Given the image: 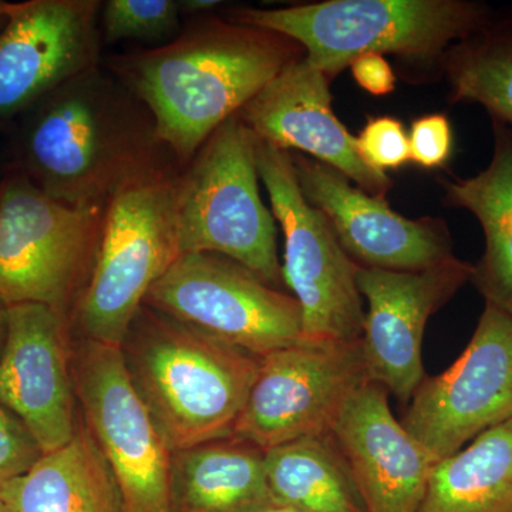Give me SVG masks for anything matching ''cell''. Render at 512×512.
I'll return each mask as SVG.
<instances>
[{
    "label": "cell",
    "mask_w": 512,
    "mask_h": 512,
    "mask_svg": "<svg viewBox=\"0 0 512 512\" xmlns=\"http://www.w3.org/2000/svg\"><path fill=\"white\" fill-rule=\"evenodd\" d=\"M170 505L171 512H256L278 505L264 451L235 437L174 451Z\"/></svg>",
    "instance_id": "obj_19"
},
{
    "label": "cell",
    "mask_w": 512,
    "mask_h": 512,
    "mask_svg": "<svg viewBox=\"0 0 512 512\" xmlns=\"http://www.w3.org/2000/svg\"><path fill=\"white\" fill-rule=\"evenodd\" d=\"M292 160L303 197L328 218L357 265L412 272L454 256L446 222L404 218L383 195L363 191L335 168L305 156Z\"/></svg>",
    "instance_id": "obj_16"
},
{
    "label": "cell",
    "mask_w": 512,
    "mask_h": 512,
    "mask_svg": "<svg viewBox=\"0 0 512 512\" xmlns=\"http://www.w3.org/2000/svg\"><path fill=\"white\" fill-rule=\"evenodd\" d=\"M453 128L444 114H429L414 120L410 128V161L433 170L443 167L453 151Z\"/></svg>",
    "instance_id": "obj_28"
},
{
    "label": "cell",
    "mask_w": 512,
    "mask_h": 512,
    "mask_svg": "<svg viewBox=\"0 0 512 512\" xmlns=\"http://www.w3.org/2000/svg\"><path fill=\"white\" fill-rule=\"evenodd\" d=\"M207 16H198L167 45L111 62L117 79L150 113L160 143L184 164L276 74L305 55L286 36Z\"/></svg>",
    "instance_id": "obj_1"
},
{
    "label": "cell",
    "mask_w": 512,
    "mask_h": 512,
    "mask_svg": "<svg viewBox=\"0 0 512 512\" xmlns=\"http://www.w3.org/2000/svg\"><path fill=\"white\" fill-rule=\"evenodd\" d=\"M491 15L488 6L470 0H328L231 9L227 19L288 37L330 79L365 53L441 62Z\"/></svg>",
    "instance_id": "obj_4"
},
{
    "label": "cell",
    "mask_w": 512,
    "mask_h": 512,
    "mask_svg": "<svg viewBox=\"0 0 512 512\" xmlns=\"http://www.w3.org/2000/svg\"><path fill=\"white\" fill-rule=\"evenodd\" d=\"M357 153L370 168L386 174L410 161L409 134L402 121L390 116L373 117L356 137Z\"/></svg>",
    "instance_id": "obj_26"
},
{
    "label": "cell",
    "mask_w": 512,
    "mask_h": 512,
    "mask_svg": "<svg viewBox=\"0 0 512 512\" xmlns=\"http://www.w3.org/2000/svg\"><path fill=\"white\" fill-rule=\"evenodd\" d=\"M275 503L298 512H365L332 436L306 437L265 451Z\"/></svg>",
    "instance_id": "obj_23"
},
{
    "label": "cell",
    "mask_w": 512,
    "mask_h": 512,
    "mask_svg": "<svg viewBox=\"0 0 512 512\" xmlns=\"http://www.w3.org/2000/svg\"><path fill=\"white\" fill-rule=\"evenodd\" d=\"M493 158L467 180L446 183V202L470 211L485 235L473 282L485 303L512 313V128L493 120Z\"/></svg>",
    "instance_id": "obj_21"
},
{
    "label": "cell",
    "mask_w": 512,
    "mask_h": 512,
    "mask_svg": "<svg viewBox=\"0 0 512 512\" xmlns=\"http://www.w3.org/2000/svg\"><path fill=\"white\" fill-rule=\"evenodd\" d=\"M6 174H8V171H0V181H2V178L5 177Z\"/></svg>",
    "instance_id": "obj_35"
},
{
    "label": "cell",
    "mask_w": 512,
    "mask_h": 512,
    "mask_svg": "<svg viewBox=\"0 0 512 512\" xmlns=\"http://www.w3.org/2000/svg\"><path fill=\"white\" fill-rule=\"evenodd\" d=\"M259 180L285 237L282 278L299 303L302 343H342L362 339L363 298L359 265L350 258L328 218L303 197L288 151L256 143Z\"/></svg>",
    "instance_id": "obj_8"
},
{
    "label": "cell",
    "mask_w": 512,
    "mask_h": 512,
    "mask_svg": "<svg viewBox=\"0 0 512 512\" xmlns=\"http://www.w3.org/2000/svg\"><path fill=\"white\" fill-rule=\"evenodd\" d=\"M258 138L232 116L175 177L181 254L227 256L282 291L276 220L259 194Z\"/></svg>",
    "instance_id": "obj_5"
},
{
    "label": "cell",
    "mask_w": 512,
    "mask_h": 512,
    "mask_svg": "<svg viewBox=\"0 0 512 512\" xmlns=\"http://www.w3.org/2000/svg\"><path fill=\"white\" fill-rule=\"evenodd\" d=\"M83 423L116 480L124 512H171V451L134 389L123 350L84 339L72 359Z\"/></svg>",
    "instance_id": "obj_11"
},
{
    "label": "cell",
    "mask_w": 512,
    "mask_h": 512,
    "mask_svg": "<svg viewBox=\"0 0 512 512\" xmlns=\"http://www.w3.org/2000/svg\"><path fill=\"white\" fill-rule=\"evenodd\" d=\"M367 382L362 339L275 350L261 357L231 437L265 453L306 437L332 436L346 404Z\"/></svg>",
    "instance_id": "obj_10"
},
{
    "label": "cell",
    "mask_w": 512,
    "mask_h": 512,
    "mask_svg": "<svg viewBox=\"0 0 512 512\" xmlns=\"http://www.w3.org/2000/svg\"><path fill=\"white\" fill-rule=\"evenodd\" d=\"M329 80L303 55L276 74L238 116L262 143L309 154L363 191L386 197L392 181L360 158L356 137L333 111Z\"/></svg>",
    "instance_id": "obj_17"
},
{
    "label": "cell",
    "mask_w": 512,
    "mask_h": 512,
    "mask_svg": "<svg viewBox=\"0 0 512 512\" xmlns=\"http://www.w3.org/2000/svg\"><path fill=\"white\" fill-rule=\"evenodd\" d=\"M107 43L121 40L173 42L180 35L181 6L174 0H109L101 6Z\"/></svg>",
    "instance_id": "obj_25"
},
{
    "label": "cell",
    "mask_w": 512,
    "mask_h": 512,
    "mask_svg": "<svg viewBox=\"0 0 512 512\" xmlns=\"http://www.w3.org/2000/svg\"><path fill=\"white\" fill-rule=\"evenodd\" d=\"M15 123L12 167L53 200L106 205L121 188L167 171L146 107L99 67L47 94Z\"/></svg>",
    "instance_id": "obj_2"
},
{
    "label": "cell",
    "mask_w": 512,
    "mask_h": 512,
    "mask_svg": "<svg viewBox=\"0 0 512 512\" xmlns=\"http://www.w3.org/2000/svg\"><path fill=\"white\" fill-rule=\"evenodd\" d=\"M42 456L22 421L0 403V488L25 474Z\"/></svg>",
    "instance_id": "obj_27"
},
{
    "label": "cell",
    "mask_w": 512,
    "mask_h": 512,
    "mask_svg": "<svg viewBox=\"0 0 512 512\" xmlns=\"http://www.w3.org/2000/svg\"><path fill=\"white\" fill-rule=\"evenodd\" d=\"M355 82L373 96H386L396 89L392 66L377 53H365L350 63Z\"/></svg>",
    "instance_id": "obj_29"
},
{
    "label": "cell",
    "mask_w": 512,
    "mask_h": 512,
    "mask_svg": "<svg viewBox=\"0 0 512 512\" xmlns=\"http://www.w3.org/2000/svg\"><path fill=\"white\" fill-rule=\"evenodd\" d=\"M256 512H298V511L291 510V508L281 507V505H274V507L265 508V510L256 511Z\"/></svg>",
    "instance_id": "obj_32"
},
{
    "label": "cell",
    "mask_w": 512,
    "mask_h": 512,
    "mask_svg": "<svg viewBox=\"0 0 512 512\" xmlns=\"http://www.w3.org/2000/svg\"><path fill=\"white\" fill-rule=\"evenodd\" d=\"M5 3V0H0V32H2L6 23Z\"/></svg>",
    "instance_id": "obj_33"
},
{
    "label": "cell",
    "mask_w": 512,
    "mask_h": 512,
    "mask_svg": "<svg viewBox=\"0 0 512 512\" xmlns=\"http://www.w3.org/2000/svg\"><path fill=\"white\" fill-rule=\"evenodd\" d=\"M106 205L53 200L10 168L0 181V301L39 303L69 318L86 289Z\"/></svg>",
    "instance_id": "obj_7"
},
{
    "label": "cell",
    "mask_w": 512,
    "mask_h": 512,
    "mask_svg": "<svg viewBox=\"0 0 512 512\" xmlns=\"http://www.w3.org/2000/svg\"><path fill=\"white\" fill-rule=\"evenodd\" d=\"M508 419H512V313L485 303L467 348L443 373L424 377L402 424L439 463Z\"/></svg>",
    "instance_id": "obj_12"
},
{
    "label": "cell",
    "mask_w": 512,
    "mask_h": 512,
    "mask_svg": "<svg viewBox=\"0 0 512 512\" xmlns=\"http://www.w3.org/2000/svg\"><path fill=\"white\" fill-rule=\"evenodd\" d=\"M121 350L171 453L231 437L261 363L148 306L138 312Z\"/></svg>",
    "instance_id": "obj_3"
},
{
    "label": "cell",
    "mask_w": 512,
    "mask_h": 512,
    "mask_svg": "<svg viewBox=\"0 0 512 512\" xmlns=\"http://www.w3.org/2000/svg\"><path fill=\"white\" fill-rule=\"evenodd\" d=\"M175 175H147L107 201L96 261L74 316L84 339L121 348L147 293L180 258Z\"/></svg>",
    "instance_id": "obj_6"
},
{
    "label": "cell",
    "mask_w": 512,
    "mask_h": 512,
    "mask_svg": "<svg viewBox=\"0 0 512 512\" xmlns=\"http://www.w3.org/2000/svg\"><path fill=\"white\" fill-rule=\"evenodd\" d=\"M365 512H419L437 461L394 417L389 393L367 382L332 433Z\"/></svg>",
    "instance_id": "obj_18"
},
{
    "label": "cell",
    "mask_w": 512,
    "mask_h": 512,
    "mask_svg": "<svg viewBox=\"0 0 512 512\" xmlns=\"http://www.w3.org/2000/svg\"><path fill=\"white\" fill-rule=\"evenodd\" d=\"M419 512H512V419L439 461Z\"/></svg>",
    "instance_id": "obj_22"
},
{
    "label": "cell",
    "mask_w": 512,
    "mask_h": 512,
    "mask_svg": "<svg viewBox=\"0 0 512 512\" xmlns=\"http://www.w3.org/2000/svg\"><path fill=\"white\" fill-rule=\"evenodd\" d=\"M0 32V127L74 77L99 67V0L5 3Z\"/></svg>",
    "instance_id": "obj_13"
},
{
    "label": "cell",
    "mask_w": 512,
    "mask_h": 512,
    "mask_svg": "<svg viewBox=\"0 0 512 512\" xmlns=\"http://www.w3.org/2000/svg\"><path fill=\"white\" fill-rule=\"evenodd\" d=\"M473 276L474 265L457 256L412 272L359 266L357 286L369 306L362 348L370 382L410 402L426 377L423 338L427 322Z\"/></svg>",
    "instance_id": "obj_14"
},
{
    "label": "cell",
    "mask_w": 512,
    "mask_h": 512,
    "mask_svg": "<svg viewBox=\"0 0 512 512\" xmlns=\"http://www.w3.org/2000/svg\"><path fill=\"white\" fill-rule=\"evenodd\" d=\"M10 512H124L110 467L83 420L66 446L0 488Z\"/></svg>",
    "instance_id": "obj_20"
},
{
    "label": "cell",
    "mask_w": 512,
    "mask_h": 512,
    "mask_svg": "<svg viewBox=\"0 0 512 512\" xmlns=\"http://www.w3.org/2000/svg\"><path fill=\"white\" fill-rule=\"evenodd\" d=\"M144 306L258 357L301 340L298 301L227 256L181 255Z\"/></svg>",
    "instance_id": "obj_9"
},
{
    "label": "cell",
    "mask_w": 512,
    "mask_h": 512,
    "mask_svg": "<svg viewBox=\"0 0 512 512\" xmlns=\"http://www.w3.org/2000/svg\"><path fill=\"white\" fill-rule=\"evenodd\" d=\"M222 2L218 0H184L180 2L181 12L191 16H207L215 9L220 8Z\"/></svg>",
    "instance_id": "obj_30"
},
{
    "label": "cell",
    "mask_w": 512,
    "mask_h": 512,
    "mask_svg": "<svg viewBox=\"0 0 512 512\" xmlns=\"http://www.w3.org/2000/svg\"><path fill=\"white\" fill-rule=\"evenodd\" d=\"M454 103L480 104L512 128V13L494 16L441 59Z\"/></svg>",
    "instance_id": "obj_24"
},
{
    "label": "cell",
    "mask_w": 512,
    "mask_h": 512,
    "mask_svg": "<svg viewBox=\"0 0 512 512\" xmlns=\"http://www.w3.org/2000/svg\"><path fill=\"white\" fill-rule=\"evenodd\" d=\"M67 326L66 316L49 306H8L0 403L22 421L43 454L70 443L80 423Z\"/></svg>",
    "instance_id": "obj_15"
},
{
    "label": "cell",
    "mask_w": 512,
    "mask_h": 512,
    "mask_svg": "<svg viewBox=\"0 0 512 512\" xmlns=\"http://www.w3.org/2000/svg\"><path fill=\"white\" fill-rule=\"evenodd\" d=\"M0 512H10L9 508L6 507V505L3 504L2 501H0Z\"/></svg>",
    "instance_id": "obj_34"
},
{
    "label": "cell",
    "mask_w": 512,
    "mask_h": 512,
    "mask_svg": "<svg viewBox=\"0 0 512 512\" xmlns=\"http://www.w3.org/2000/svg\"><path fill=\"white\" fill-rule=\"evenodd\" d=\"M6 328H8V306L0 301V349L5 342Z\"/></svg>",
    "instance_id": "obj_31"
}]
</instances>
